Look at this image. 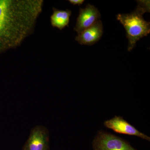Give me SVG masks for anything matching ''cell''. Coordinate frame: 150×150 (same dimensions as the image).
Segmentation results:
<instances>
[{"mask_svg":"<svg viewBox=\"0 0 150 150\" xmlns=\"http://www.w3.org/2000/svg\"><path fill=\"white\" fill-rule=\"evenodd\" d=\"M104 125L106 128L118 134L136 136L150 141L149 137L137 130L121 116L115 115L113 118L105 121Z\"/></svg>","mask_w":150,"mask_h":150,"instance_id":"5","label":"cell"},{"mask_svg":"<svg viewBox=\"0 0 150 150\" xmlns=\"http://www.w3.org/2000/svg\"><path fill=\"white\" fill-rule=\"evenodd\" d=\"M138 5L134 11L129 14H118L117 19L123 25L128 40V51H130L142 38L150 33V23L146 21L143 15L150 12V1H137Z\"/></svg>","mask_w":150,"mask_h":150,"instance_id":"2","label":"cell"},{"mask_svg":"<svg viewBox=\"0 0 150 150\" xmlns=\"http://www.w3.org/2000/svg\"><path fill=\"white\" fill-rule=\"evenodd\" d=\"M92 146L93 150H137L123 139L103 130L98 132Z\"/></svg>","mask_w":150,"mask_h":150,"instance_id":"3","label":"cell"},{"mask_svg":"<svg viewBox=\"0 0 150 150\" xmlns=\"http://www.w3.org/2000/svg\"><path fill=\"white\" fill-rule=\"evenodd\" d=\"M103 33V26L100 20L88 28L75 38V40L82 45L92 46L101 38Z\"/></svg>","mask_w":150,"mask_h":150,"instance_id":"7","label":"cell"},{"mask_svg":"<svg viewBox=\"0 0 150 150\" xmlns=\"http://www.w3.org/2000/svg\"><path fill=\"white\" fill-rule=\"evenodd\" d=\"M43 5V0H0V54L33 32Z\"/></svg>","mask_w":150,"mask_h":150,"instance_id":"1","label":"cell"},{"mask_svg":"<svg viewBox=\"0 0 150 150\" xmlns=\"http://www.w3.org/2000/svg\"><path fill=\"white\" fill-rule=\"evenodd\" d=\"M69 1L73 5L80 6L83 4L84 1V0H69Z\"/></svg>","mask_w":150,"mask_h":150,"instance_id":"9","label":"cell"},{"mask_svg":"<svg viewBox=\"0 0 150 150\" xmlns=\"http://www.w3.org/2000/svg\"><path fill=\"white\" fill-rule=\"evenodd\" d=\"M53 13L51 16V23L53 27L57 28L60 30L69 26L71 11L69 9L59 10L53 8Z\"/></svg>","mask_w":150,"mask_h":150,"instance_id":"8","label":"cell"},{"mask_svg":"<svg viewBox=\"0 0 150 150\" xmlns=\"http://www.w3.org/2000/svg\"><path fill=\"white\" fill-rule=\"evenodd\" d=\"M49 131L46 127L37 126L33 128L22 150H48Z\"/></svg>","mask_w":150,"mask_h":150,"instance_id":"4","label":"cell"},{"mask_svg":"<svg viewBox=\"0 0 150 150\" xmlns=\"http://www.w3.org/2000/svg\"><path fill=\"white\" fill-rule=\"evenodd\" d=\"M100 17L101 15L98 9L88 4L85 8H80L74 30L79 34L100 20Z\"/></svg>","mask_w":150,"mask_h":150,"instance_id":"6","label":"cell"}]
</instances>
